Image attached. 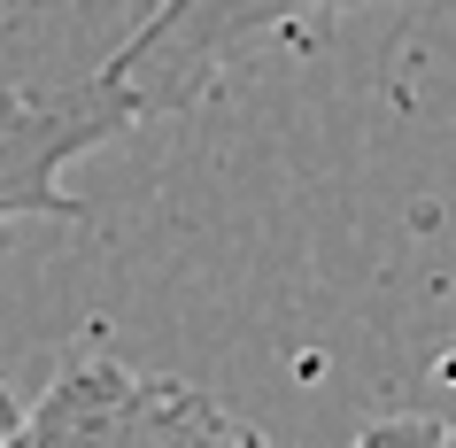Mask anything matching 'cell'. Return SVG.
Segmentation results:
<instances>
[{
    "mask_svg": "<svg viewBox=\"0 0 456 448\" xmlns=\"http://www.w3.org/2000/svg\"><path fill=\"white\" fill-rule=\"evenodd\" d=\"M333 8H371V0H170L140 31V47L117 62V94L140 109V124L178 117L232 62H248L256 47L302 31L310 16H333Z\"/></svg>",
    "mask_w": 456,
    "mask_h": 448,
    "instance_id": "7a4b0ae2",
    "label": "cell"
},
{
    "mask_svg": "<svg viewBox=\"0 0 456 448\" xmlns=\"http://www.w3.org/2000/svg\"><path fill=\"white\" fill-rule=\"evenodd\" d=\"M240 448H264V433H248V425H240ZM348 448H456V425H449V418H418V410H403V418H371Z\"/></svg>",
    "mask_w": 456,
    "mask_h": 448,
    "instance_id": "277c9868",
    "label": "cell"
},
{
    "mask_svg": "<svg viewBox=\"0 0 456 448\" xmlns=\"http://www.w3.org/2000/svg\"><path fill=\"white\" fill-rule=\"evenodd\" d=\"M16 410H24V402H16V395H8V387H0V425L16 418Z\"/></svg>",
    "mask_w": 456,
    "mask_h": 448,
    "instance_id": "5b68a950",
    "label": "cell"
},
{
    "mask_svg": "<svg viewBox=\"0 0 456 448\" xmlns=\"http://www.w3.org/2000/svg\"><path fill=\"white\" fill-rule=\"evenodd\" d=\"M0 448H240V418L163 371L77 348L31 410L0 425Z\"/></svg>",
    "mask_w": 456,
    "mask_h": 448,
    "instance_id": "6da1fadb",
    "label": "cell"
},
{
    "mask_svg": "<svg viewBox=\"0 0 456 448\" xmlns=\"http://www.w3.org/2000/svg\"><path fill=\"white\" fill-rule=\"evenodd\" d=\"M163 8L170 0H0V94L47 101V109L124 101L117 62L140 47V31Z\"/></svg>",
    "mask_w": 456,
    "mask_h": 448,
    "instance_id": "3957f363",
    "label": "cell"
}]
</instances>
